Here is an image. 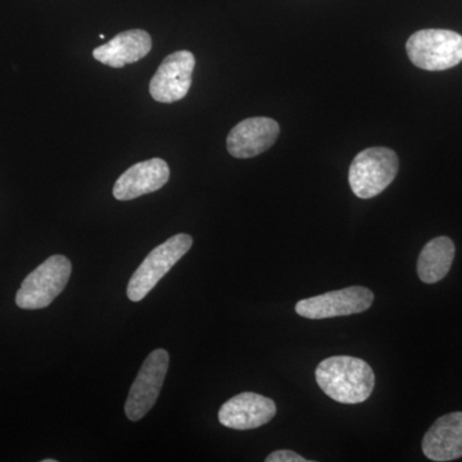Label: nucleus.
Returning a JSON list of instances; mask_svg holds the SVG:
<instances>
[{"instance_id":"1","label":"nucleus","mask_w":462,"mask_h":462,"mask_svg":"<svg viewBox=\"0 0 462 462\" xmlns=\"http://www.w3.org/2000/svg\"><path fill=\"white\" fill-rule=\"evenodd\" d=\"M319 387L331 400L339 403H363L375 385L372 366L352 356H333L319 364L316 369Z\"/></svg>"},{"instance_id":"2","label":"nucleus","mask_w":462,"mask_h":462,"mask_svg":"<svg viewBox=\"0 0 462 462\" xmlns=\"http://www.w3.org/2000/svg\"><path fill=\"white\" fill-rule=\"evenodd\" d=\"M398 170L400 160L396 152L384 147L365 149L349 167V187L358 199H374L393 182Z\"/></svg>"},{"instance_id":"3","label":"nucleus","mask_w":462,"mask_h":462,"mask_svg":"<svg viewBox=\"0 0 462 462\" xmlns=\"http://www.w3.org/2000/svg\"><path fill=\"white\" fill-rule=\"evenodd\" d=\"M406 51L419 69L445 71L462 62V36L449 30H420L410 36Z\"/></svg>"},{"instance_id":"4","label":"nucleus","mask_w":462,"mask_h":462,"mask_svg":"<svg viewBox=\"0 0 462 462\" xmlns=\"http://www.w3.org/2000/svg\"><path fill=\"white\" fill-rule=\"evenodd\" d=\"M72 264L62 254H54L27 275L16 294V305L23 310H42L51 306L71 276Z\"/></svg>"},{"instance_id":"5","label":"nucleus","mask_w":462,"mask_h":462,"mask_svg":"<svg viewBox=\"0 0 462 462\" xmlns=\"http://www.w3.org/2000/svg\"><path fill=\"white\" fill-rule=\"evenodd\" d=\"M193 245V238L188 234H176L165 243L154 248L136 269L127 285V297L139 302L148 296L161 279L188 254Z\"/></svg>"},{"instance_id":"6","label":"nucleus","mask_w":462,"mask_h":462,"mask_svg":"<svg viewBox=\"0 0 462 462\" xmlns=\"http://www.w3.org/2000/svg\"><path fill=\"white\" fill-rule=\"evenodd\" d=\"M169 364V352L162 348L145 358L125 403V413L129 420L139 421L151 411L163 387Z\"/></svg>"},{"instance_id":"7","label":"nucleus","mask_w":462,"mask_h":462,"mask_svg":"<svg viewBox=\"0 0 462 462\" xmlns=\"http://www.w3.org/2000/svg\"><path fill=\"white\" fill-rule=\"evenodd\" d=\"M374 293L365 287H348L306 298L296 305V312L311 320L361 314L372 307Z\"/></svg>"},{"instance_id":"8","label":"nucleus","mask_w":462,"mask_h":462,"mask_svg":"<svg viewBox=\"0 0 462 462\" xmlns=\"http://www.w3.org/2000/svg\"><path fill=\"white\" fill-rule=\"evenodd\" d=\"M194 67L196 57L190 51H175L167 56L149 85L152 98L166 105L184 99L193 83Z\"/></svg>"},{"instance_id":"9","label":"nucleus","mask_w":462,"mask_h":462,"mask_svg":"<svg viewBox=\"0 0 462 462\" xmlns=\"http://www.w3.org/2000/svg\"><path fill=\"white\" fill-rule=\"evenodd\" d=\"M276 415V404L272 398L245 392L236 394L221 406L218 421L224 427L236 430H256L272 421Z\"/></svg>"},{"instance_id":"10","label":"nucleus","mask_w":462,"mask_h":462,"mask_svg":"<svg viewBox=\"0 0 462 462\" xmlns=\"http://www.w3.org/2000/svg\"><path fill=\"white\" fill-rule=\"evenodd\" d=\"M281 126L269 117H251L236 125L227 136V151L236 158L260 156L278 141Z\"/></svg>"},{"instance_id":"11","label":"nucleus","mask_w":462,"mask_h":462,"mask_svg":"<svg viewBox=\"0 0 462 462\" xmlns=\"http://www.w3.org/2000/svg\"><path fill=\"white\" fill-rule=\"evenodd\" d=\"M170 179V167L162 158L143 161L127 169L117 179L114 197L117 200H132L154 193L165 187Z\"/></svg>"},{"instance_id":"12","label":"nucleus","mask_w":462,"mask_h":462,"mask_svg":"<svg viewBox=\"0 0 462 462\" xmlns=\"http://www.w3.org/2000/svg\"><path fill=\"white\" fill-rule=\"evenodd\" d=\"M422 452L437 462L462 457V412L447 413L438 419L422 439Z\"/></svg>"},{"instance_id":"13","label":"nucleus","mask_w":462,"mask_h":462,"mask_svg":"<svg viewBox=\"0 0 462 462\" xmlns=\"http://www.w3.org/2000/svg\"><path fill=\"white\" fill-rule=\"evenodd\" d=\"M152 50L151 35L144 30L117 33L107 44L93 51V57L102 65L121 69L143 60Z\"/></svg>"},{"instance_id":"14","label":"nucleus","mask_w":462,"mask_h":462,"mask_svg":"<svg viewBox=\"0 0 462 462\" xmlns=\"http://www.w3.org/2000/svg\"><path fill=\"white\" fill-rule=\"evenodd\" d=\"M455 258V245L447 236L431 239L422 248L418 261V275L425 284L442 281L449 273Z\"/></svg>"},{"instance_id":"15","label":"nucleus","mask_w":462,"mask_h":462,"mask_svg":"<svg viewBox=\"0 0 462 462\" xmlns=\"http://www.w3.org/2000/svg\"><path fill=\"white\" fill-rule=\"evenodd\" d=\"M266 462H307V458L296 454V452L289 451V449H281V451L273 452L267 456Z\"/></svg>"},{"instance_id":"16","label":"nucleus","mask_w":462,"mask_h":462,"mask_svg":"<svg viewBox=\"0 0 462 462\" xmlns=\"http://www.w3.org/2000/svg\"><path fill=\"white\" fill-rule=\"evenodd\" d=\"M57 460H53V458H47V460H42V462H56Z\"/></svg>"}]
</instances>
